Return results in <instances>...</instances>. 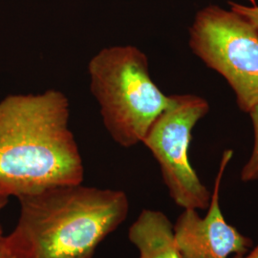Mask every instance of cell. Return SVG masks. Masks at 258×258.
Returning <instances> with one entry per match:
<instances>
[{"label": "cell", "instance_id": "cell-10", "mask_svg": "<svg viewBox=\"0 0 258 258\" xmlns=\"http://www.w3.org/2000/svg\"><path fill=\"white\" fill-rule=\"evenodd\" d=\"M0 258H18L11 249L6 236L0 235Z\"/></svg>", "mask_w": 258, "mask_h": 258}, {"label": "cell", "instance_id": "cell-1", "mask_svg": "<svg viewBox=\"0 0 258 258\" xmlns=\"http://www.w3.org/2000/svg\"><path fill=\"white\" fill-rule=\"evenodd\" d=\"M69 118V101L55 89L0 101V195L19 198L83 183Z\"/></svg>", "mask_w": 258, "mask_h": 258}, {"label": "cell", "instance_id": "cell-8", "mask_svg": "<svg viewBox=\"0 0 258 258\" xmlns=\"http://www.w3.org/2000/svg\"><path fill=\"white\" fill-rule=\"evenodd\" d=\"M254 131V145L249 161L241 171V180L243 182H251L258 180V104L249 112Z\"/></svg>", "mask_w": 258, "mask_h": 258}, {"label": "cell", "instance_id": "cell-11", "mask_svg": "<svg viewBox=\"0 0 258 258\" xmlns=\"http://www.w3.org/2000/svg\"><path fill=\"white\" fill-rule=\"evenodd\" d=\"M233 258H258V244L255 248L248 251L246 254L243 255H235Z\"/></svg>", "mask_w": 258, "mask_h": 258}, {"label": "cell", "instance_id": "cell-3", "mask_svg": "<svg viewBox=\"0 0 258 258\" xmlns=\"http://www.w3.org/2000/svg\"><path fill=\"white\" fill-rule=\"evenodd\" d=\"M87 68L90 90L111 138L122 148L142 143L171 101L151 79L147 55L133 45L105 47Z\"/></svg>", "mask_w": 258, "mask_h": 258}, {"label": "cell", "instance_id": "cell-9", "mask_svg": "<svg viewBox=\"0 0 258 258\" xmlns=\"http://www.w3.org/2000/svg\"><path fill=\"white\" fill-rule=\"evenodd\" d=\"M230 5L231 11L239 14L258 30V6L249 7L234 2H230Z\"/></svg>", "mask_w": 258, "mask_h": 258}, {"label": "cell", "instance_id": "cell-5", "mask_svg": "<svg viewBox=\"0 0 258 258\" xmlns=\"http://www.w3.org/2000/svg\"><path fill=\"white\" fill-rule=\"evenodd\" d=\"M168 107L154 121L143 144L156 159L169 195L177 206L205 210L212 194L190 165L191 132L210 105L196 95H172Z\"/></svg>", "mask_w": 258, "mask_h": 258}, {"label": "cell", "instance_id": "cell-12", "mask_svg": "<svg viewBox=\"0 0 258 258\" xmlns=\"http://www.w3.org/2000/svg\"><path fill=\"white\" fill-rule=\"evenodd\" d=\"M8 201H9L8 197L0 195V212L6 207V205L8 204ZM2 234H3V231H2V228H1V225H0V235H2Z\"/></svg>", "mask_w": 258, "mask_h": 258}, {"label": "cell", "instance_id": "cell-7", "mask_svg": "<svg viewBox=\"0 0 258 258\" xmlns=\"http://www.w3.org/2000/svg\"><path fill=\"white\" fill-rule=\"evenodd\" d=\"M140 258H182L176 244L174 227L165 213L144 210L128 231Z\"/></svg>", "mask_w": 258, "mask_h": 258}, {"label": "cell", "instance_id": "cell-6", "mask_svg": "<svg viewBox=\"0 0 258 258\" xmlns=\"http://www.w3.org/2000/svg\"><path fill=\"white\" fill-rule=\"evenodd\" d=\"M232 153H223L206 217L202 218L197 210L185 209L173 226L182 258H229L231 254H246L252 247V240L225 220L219 203L222 178Z\"/></svg>", "mask_w": 258, "mask_h": 258}, {"label": "cell", "instance_id": "cell-4", "mask_svg": "<svg viewBox=\"0 0 258 258\" xmlns=\"http://www.w3.org/2000/svg\"><path fill=\"white\" fill-rule=\"evenodd\" d=\"M189 47L208 67L222 75L240 109L258 104V30L233 11L210 5L197 13Z\"/></svg>", "mask_w": 258, "mask_h": 258}, {"label": "cell", "instance_id": "cell-2", "mask_svg": "<svg viewBox=\"0 0 258 258\" xmlns=\"http://www.w3.org/2000/svg\"><path fill=\"white\" fill-rule=\"evenodd\" d=\"M18 199V224L6 236L18 258H93L129 212L124 191L83 183Z\"/></svg>", "mask_w": 258, "mask_h": 258}]
</instances>
